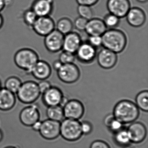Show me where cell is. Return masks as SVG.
<instances>
[{"label":"cell","instance_id":"1","mask_svg":"<svg viewBox=\"0 0 148 148\" xmlns=\"http://www.w3.org/2000/svg\"><path fill=\"white\" fill-rule=\"evenodd\" d=\"M101 37L102 46L117 54L123 52L127 45L126 35L119 29L113 28L107 30Z\"/></svg>","mask_w":148,"mask_h":148},{"label":"cell","instance_id":"2","mask_svg":"<svg viewBox=\"0 0 148 148\" xmlns=\"http://www.w3.org/2000/svg\"><path fill=\"white\" fill-rule=\"evenodd\" d=\"M139 109L136 103L129 100H122L116 104L113 114L117 120L123 124L135 122L139 115Z\"/></svg>","mask_w":148,"mask_h":148},{"label":"cell","instance_id":"3","mask_svg":"<svg viewBox=\"0 0 148 148\" xmlns=\"http://www.w3.org/2000/svg\"><path fill=\"white\" fill-rule=\"evenodd\" d=\"M40 59L38 52L30 47L20 49L16 51L14 57V61L16 66L28 73H30Z\"/></svg>","mask_w":148,"mask_h":148},{"label":"cell","instance_id":"4","mask_svg":"<svg viewBox=\"0 0 148 148\" xmlns=\"http://www.w3.org/2000/svg\"><path fill=\"white\" fill-rule=\"evenodd\" d=\"M16 94L21 103L28 105L34 103L41 95L38 83L33 80L23 82Z\"/></svg>","mask_w":148,"mask_h":148},{"label":"cell","instance_id":"5","mask_svg":"<svg viewBox=\"0 0 148 148\" xmlns=\"http://www.w3.org/2000/svg\"><path fill=\"white\" fill-rule=\"evenodd\" d=\"M60 135L64 139L69 142L79 140L83 136L81 123L76 119H63L60 122Z\"/></svg>","mask_w":148,"mask_h":148},{"label":"cell","instance_id":"6","mask_svg":"<svg viewBox=\"0 0 148 148\" xmlns=\"http://www.w3.org/2000/svg\"><path fill=\"white\" fill-rule=\"evenodd\" d=\"M58 77L62 82L67 84L75 83L79 79L80 72L77 66L73 63L62 65L57 71Z\"/></svg>","mask_w":148,"mask_h":148},{"label":"cell","instance_id":"7","mask_svg":"<svg viewBox=\"0 0 148 148\" xmlns=\"http://www.w3.org/2000/svg\"><path fill=\"white\" fill-rule=\"evenodd\" d=\"M19 118L22 125L31 127L35 122L40 120V111L38 106L33 103L24 107L20 112Z\"/></svg>","mask_w":148,"mask_h":148},{"label":"cell","instance_id":"8","mask_svg":"<svg viewBox=\"0 0 148 148\" xmlns=\"http://www.w3.org/2000/svg\"><path fill=\"white\" fill-rule=\"evenodd\" d=\"M55 27L56 24L51 16H44L38 17L32 29L37 35L45 37L54 31Z\"/></svg>","mask_w":148,"mask_h":148},{"label":"cell","instance_id":"9","mask_svg":"<svg viewBox=\"0 0 148 148\" xmlns=\"http://www.w3.org/2000/svg\"><path fill=\"white\" fill-rule=\"evenodd\" d=\"M64 34L55 29L51 33L44 37V45L48 51L57 53L63 50Z\"/></svg>","mask_w":148,"mask_h":148},{"label":"cell","instance_id":"10","mask_svg":"<svg viewBox=\"0 0 148 148\" xmlns=\"http://www.w3.org/2000/svg\"><path fill=\"white\" fill-rule=\"evenodd\" d=\"M60 122L50 119L42 121L41 127L39 132L44 139L53 140L60 135Z\"/></svg>","mask_w":148,"mask_h":148},{"label":"cell","instance_id":"11","mask_svg":"<svg viewBox=\"0 0 148 148\" xmlns=\"http://www.w3.org/2000/svg\"><path fill=\"white\" fill-rule=\"evenodd\" d=\"M63 108L66 118L79 120L84 113V105L77 99L68 100Z\"/></svg>","mask_w":148,"mask_h":148},{"label":"cell","instance_id":"12","mask_svg":"<svg viewBox=\"0 0 148 148\" xmlns=\"http://www.w3.org/2000/svg\"><path fill=\"white\" fill-rule=\"evenodd\" d=\"M106 7L110 13L121 18L126 16L131 4L129 0H107Z\"/></svg>","mask_w":148,"mask_h":148},{"label":"cell","instance_id":"13","mask_svg":"<svg viewBox=\"0 0 148 148\" xmlns=\"http://www.w3.org/2000/svg\"><path fill=\"white\" fill-rule=\"evenodd\" d=\"M97 49L88 42L82 43L75 53L78 60L84 64L92 63L97 57Z\"/></svg>","mask_w":148,"mask_h":148},{"label":"cell","instance_id":"14","mask_svg":"<svg viewBox=\"0 0 148 148\" xmlns=\"http://www.w3.org/2000/svg\"><path fill=\"white\" fill-rule=\"evenodd\" d=\"M126 130L131 143H142L147 136V129L141 122H134L131 123Z\"/></svg>","mask_w":148,"mask_h":148},{"label":"cell","instance_id":"15","mask_svg":"<svg viewBox=\"0 0 148 148\" xmlns=\"http://www.w3.org/2000/svg\"><path fill=\"white\" fill-rule=\"evenodd\" d=\"M97 58L99 65L106 70L113 68L117 62V53L104 47L97 54Z\"/></svg>","mask_w":148,"mask_h":148},{"label":"cell","instance_id":"16","mask_svg":"<svg viewBox=\"0 0 148 148\" xmlns=\"http://www.w3.org/2000/svg\"><path fill=\"white\" fill-rule=\"evenodd\" d=\"M42 95V102L47 107L60 105L64 97L61 90L55 86H52Z\"/></svg>","mask_w":148,"mask_h":148},{"label":"cell","instance_id":"17","mask_svg":"<svg viewBox=\"0 0 148 148\" xmlns=\"http://www.w3.org/2000/svg\"><path fill=\"white\" fill-rule=\"evenodd\" d=\"M30 8L38 17L49 16L54 8V0H34Z\"/></svg>","mask_w":148,"mask_h":148},{"label":"cell","instance_id":"18","mask_svg":"<svg viewBox=\"0 0 148 148\" xmlns=\"http://www.w3.org/2000/svg\"><path fill=\"white\" fill-rule=\"evenodd\" d=\"M30 73L39 81L46 80L51 75L52 67L48 62L40 59L35 64Z\"/></svg>","mask_w":148,"mask_h":148},{"label":"cell","instance_id":"19","mask_svg":"<svg viewBox=\"0 0 148 148\" xmlns=\"http://www.w3.org/2000/svg\"><path fill=\"white\" fill-rule=\"evenodd\" d=\"M125 17L128 24L132 27H141L146 21L145 13L138 7L131 8Z\"/></svg>","mask_w":148,"mask_h":148},{"label":"cell","instance_id":"20","mask_svg":"<svg viewBox=\"0 0 148 148\" xmlns=\"http://www.w3.org/2000/svg\"><path fill=\"white\" fill-rule=\"evenodd\" d=\"M17 97L15 94L2 87L0 90V110L8 112L12 110L16 105Z\"/></svg>","mask_w":148,"mask_h":148},{"label":"cell","instance_id":"21","mask_svg":"<svg viewBox=\"0 0 148 148\" xmlns=\"http://www.w3.org/2000/svg\"><path fill=\"white\" fill-rule=\"evenodd\" d=\"M82 43L80 35L75 32H71L64 36L63 50L75 54Z\"/></svg>","mask_w":148,"mask_h":148},{"label":"cell","instance_id":"22","mask_svg":"<svg viewBox=\"0 0 148 148\" xmlns=\"http://www.w3.org/2000/svg\"><path fill=\"white\" fill-rule=\"evenodd\" d=\"M107 29L103 20L92 18L88 21L85 31L89 36H102Z\"/></svg>","mask_w":148,"mask_h":148},{"label":"cell","instance_id":"23","mask_svg":"<svg viewBox=\"0 0 148 148\" xmlns=\"http://www.w3.org/2000/svg\"><path fill=\"white\" fill-rule=\"evenodd\" d=\"M46 115L48 119L60 122L64 118L63 108L60 105L47 107Z\"/></svg>","mask_w":148,"mask_h":148},{"label":"cell","instance_id":"24","mask_svg":"<svg viewBox=\"0 0 148 148\" xmlns=\"http://www.w3.org/2000/svg\"><path fill=\"white\" fill-rule=\"evenodd\" d=\"M113 134V140L117 145L125 147L131 143L126 129L123 128Z\"/></svg>","mask_w":148,"mask_h":148},{"label":"cell","instance_id":"25","mask_svg":"<svg viewBox=\"0 0 148 148\" xmlns=\"http://www.w3.org/2000/svg\"><path fill=\"white\" fill-rule=\"evenodd\" d=\"M22 80L19 77L12 76L7 78L5 82V87L7 90L16 94L22 84Z\"/></svg>","mask_w":148,"mask_h":148},{"label":"cell","instance_id":"26","mask_svg":"<svg viewBox=\"0 0 148 148\" xmlns=\"http://www.w3.org/2000/svg\"><path fill=\"white\" fill-rule=\"evenodd\" d=\"M56 26L57 30L65 35L72 32L73 24L69 18H63L59 20Z\"/></svg>","mask_w":148,"mask_h":148},{"label":"cell","instance_id":"27","mask_svg":"<svg viewBox=\"0 0 148 148\" xmlns=\"http://www.w3.org/2000/svg\"><path fill=\"white\" fill-rule=\"evenodd\" d=\"M38 16L31 8H27L23 11L21 14V19L23 23L29 28L32 27L38 18Z\"/></svg>","mask_w":148,"mask_h":148},{"label":"cell","instance_id":"28","mask_svg":"<svg viewBox=\"0 0 148 148\" xmlns=\"http://www.w3.org/2000/svg\"><path fill=\"white\" fill-rule=\"evenodd\" d=\"M136 104L138 109L147 112L148 111V91L143 90L137 95Z\"/></svg>","mask_w":148,"mask_h":148},{"label":"cell","instance_id":"29","mask_svg":"<svg viewBox=\"0 0 148 148\" xmlns=\"http://www.w3.org/2000/svg\"><path fill=\"white\" fill-rule=\"evenodd\" d=\"M120 19L117 16L109 13L105 15L103 20L107 28L113 29L116 28L119 25Z\"/></svg>","mask_w":148,"mask_h":148},{"label":"cell","instance_id":"30","mask_svg":"<svg viewBox=\"0 0 148 148\" xmlns=\"http://www.w3.org/2000/svg\"><path fill=\"white\" fill-rule=\"evenodd\" d=\"M78 14L79 17L84 18L87 20L92 18L93 16V12L91 7L88 6L79 5L77 9Z\"/></svg>","mask_w":148,"mask_h":148},{"label":"cell","instance_id":"31","mask_svg":"<svg viewBox=\"0 0 148 148\" xmlns=\"http://www.w3.org/2000/svg\"><path fill=\"white\" fill-rule=\"evenodd\" d=\"M76 59L74 53L64 51L60 54L59 60L63 64L73 63Z\"/></svg>","mask_w":148,"mask_h":148},{"label":"cell","instance_id":"32","mask_svg":"<svg viewBox=\"0 0 148 148\" xmlns=\"http://www.w3.org/2000/svg\"><path fill=\"white\" fill-rule=\"evenodd\" d=\"M88 21L79 16L75 19L73 26L75 27L77 30L80 32L85 31Z\"/></svg>","mask_w":148,"mask_h":148},{"label":"cell","instance_id":"33","mask_svg":"<svg viewBox=\"0 0 148 148\" xmlns=\"http://www.w3.org/2000/svg\"><path fill=\"white\" fill-rule=\"evenodd\" d=\"M87 42L96 49L102 46V39L101 36H89Z\"/></svg>","mask_w":148,"mask_h":148},{"label":"cell","instance_id":"34","mask_svg":"<svg viewBox=\"0 0 148 148\" xmlns=\"http://www.w3.org/2000/svg\"><path fill=\"white\" fill-rule=\"evenodd\" d=\"M123 125L121 122L115 118L108 126V128L110 131L114 133L123 129Z\"/></svg>","mask_w":148,"mask_h":148},{"label":"cell","instance_id":"35","mask_svg":"<svg viewBox=\"0 0 148 148\" xmlns=\"http://www.w3.org/2000/svg\"><path fill=\"white\" fill-rule=\"evenodd\" d=\"M81 128L83 135H89L91 133L93 130L92 125L87 121H84L81 123Z\"/></svg>","mask_w":148,"mask_h":148},{"label":"cell","instance_id":"36","mask_svg":"<svg viewBox=\"0 0 148 148\" xmlns=\"http://www.w3.org/2000/svg\"><path fill=\"white\" fill-rule=\"evenodd\" d=\"M38 84L39 89L41 94L45 92L48 89H50L52 86L49 81L46 80H40Z\"/></svg>","mask_w":148,"mask_h":148},{"label":"cell","instance_id":"37","mask_svg":"<svg viewBox=\"0 0 148 148\" xmlns=\"http://www.w3.org/2000/svg\"><path fill=\"white\" fill-rule=\"evenodd\" d=\"M90 148H110L108 143L103 140H97L92 143Z\"/></svg>","mask_w":148,"mask_h":148},{"label":"cell","instance_id":"38","mask_svg":"<svg viewBox=\"0 0 148 148\" xmlns=\"http://www.w3.org/2000/svg\"><path fill=\"white\" fill-rule=\"evenodd\" d=\"M79 5L92 6L96 5L99 0H76Z\"/></svg>","mask_w":148,"mask_h":148},{"label":"cell","instance_id":"39","mask_svg":"<svg viewBox=\"0 0 148 148\" xmlns=\"http://www.w3.org/2000/svg\"><path fill=\"white\" fill-rule=\"evenodd\" d=\"M11 3V0H0V13L4 11Z\"/></svg>","mask_w":148,"mask_h":148},{"label":"cell","instance_id":"40","mask_svg":"<svg viewBox=\"0 0 148 148\" xmlns=\"http://www.w3.org/2000/svg\"><path fill=\"white\" fill-rule=\"evenodd\" d=\"M115 118V117H114V116H113L112 114H109V115H107V116L105 117L104 119L103 122L104 124L106 126L107 128H108V126L110 124L112 120Z\"/></svg>","mask_w":148,"mask_h":148},{"label":"cell","instance_id":"41","mask_svg":"<svg viewBox=\"0 0 148 148\" xmlns=\"http://www.w3.org/2000/svg\"><path fill=\"white\" fill-rule=\"evenodd\" d=\"M41 124H42V121L39 120L35 122L31 127H32V130L34 131L39 132L40 130V127H41Z\"/></svg>","mask_w":148,"mask_h":148},{"label":"cell","instance_id":"42","mask_svg":"<svg viewBox=\"0 0 148 148\" xmlns=\"http://www.w3.org/2000/svg\"><path fill=\"white\" fill-rule=\"evenodd\" d=\"M63 64L61 63L59 60H56L53 62L52 64V67L53 69L55 71H58V70H59L60 68L61 67Z\"/></svg>","mask_w":148,"mask_h":148},{"label":"cell","instance_id":"43","mask_svg":"<svg viewBox=\"0 0 148 148\" xmlns=\"http://www.w3.org/2000/svg\"><path fill=\"white\" fill-rule=\"evenodd\" d=\"M5 23V20L3 15L0 13V30H1L3 27Z\"/></svg>","mask_w":148,"mask_h":148},{"label":"cell","instance_id":"44","mask_svg":"<svg viewBox=\"0 0 148 148\" xmlns=\"http://www.w3.org/2000/svg\"><path fill=\"white\" fill-rule=\"evenodd\" d=\"M4 138V133L3 131L0 128V143L3 141Z\"/></svg>","mask_w":148,"mask_h":148},{"label":"cell","instance_id":"45","mask_svg":"<svg viewBox=\"0 0 148 148\" xmlns=\"http://www.w3.org/2000/svg\"><path fill=\"white\" fill-rule=\"evenodd\" d=\"M4 148H19L17 146L15 145H8V146H6Z\"/></svg>","mask_w":148,"mask_h":148},{"label":"cell","instance_id":"46","mask_svg":"<svg viewBox=\"0 0 148 148\" xmlns=\"http://www.w3.org/2000/svg\"><path fill=\"white\" fill-rule=\"evenodd\" d=\"M138 2H140V3H144L147 2L148 0H136Z\"/></svg>","mask_w":148,"mask_h":148},{"label":"cell","instance_id":"47","mask_svg":"<svg viewBox=\"0 0 148 148\" xmlns=\"http://www.w3.org/2000/svg\"><path fill=\"white\" fill-rule=\"evenodd\" d=\"M123 148H134L132 146H130V145H128L127 146H125V147H123Z\"/></svg>","mask_w":148,"mask_h":148},{"label":"cell","instance_id":"48","mask_svg":"<svg viewBox=\"0 0 148 148\" xmlns=\"http://www.w3.org/2000/svg\"><path fill=\"white\" fill-rule=\"evenodd\" d=\"M2 83H1V80L0 79V90L2 88Z\"/></svg>","mask_w":148,"mask_h":148}]
</instances>
